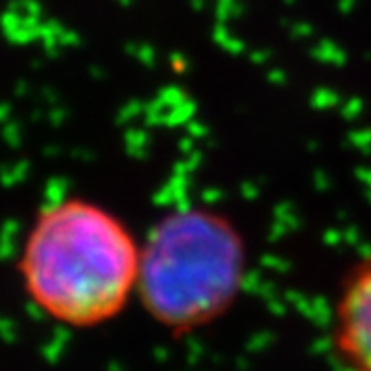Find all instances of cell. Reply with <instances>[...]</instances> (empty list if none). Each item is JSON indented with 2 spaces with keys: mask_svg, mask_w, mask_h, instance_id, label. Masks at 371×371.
Here are the masks:
<instances>
[{
  "mask_svg": "<svg viewBox=\"0 0 371 371\" xmlns=\"http://www.w3.org/2000/svg\"><path fill=\"white\" fill-rule=\"evenodd\" d=\"M141 242L128 224L85 197L36 213L16 262L28 300L70 329H97L137 296Z\"/></svg>",
  "mask_w": 371,
  "mask_h": 371,
  "instance_id": "cell-1",
  "label": "cell"
},
{
  "mask_svg": "<svg viewBox=\"0 0 371 371\" xmlns=\"http://www.w3.org/2000/svg\"><path fill=\"white\" fill-rule=\"evenodd\" d=\"M248 246L221 210L186 206L154 221L141 240L137 300L170 336L215 324L242 298Z\"/></svg>",
  "mask_w": 371,
  "mask_h": 371,
  "instance_id": "cell-2",
  "label": "cell"
},
{
  "mask_svg": "<svg viewBox=\"0 0 371 371\" xmlns=\"http://www.w3.org/2000/svg\"><path fill=\"white\" fill-rule=\"evenodd\" d=\"M329 340L342 371H371V257L358 262L342 280Z\"/></svg>",
  "mask_w": 371,
  "mask_h": 371,
  "instance_id": "cell-3",
  "label": "cell"
}]
</instances>
